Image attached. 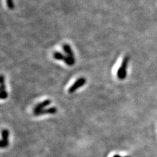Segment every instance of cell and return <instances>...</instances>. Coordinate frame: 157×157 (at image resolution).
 Instances as JSON below:
<instances>
[{
    "mask_svg": "<svg viewBox=\"0 0 157 157\" xmlns=\"http://www.w3.org/2000/svg\"><path fill=\"white\" fill-rule=\"evenodd\" d=\"M129 57L125 56L122 62L121 66L117 71V77L119 80H124L127 75V68L128 66Z\"/></svg>",
    "mask_w": 157,
    "mask_h": 157,
    "instance_id": "obj_1",
    "label": "cell"
},
{
    "mask_svg": "<svg viewBox=\"0 0 157 157\" xmlns=\"http://www.w3.org/2000/svg\"><path fill=\"white\" fill-rule=\"evenodd\" d=\"M53 56H54V58L56 59V60L63 61L69 66H72L74 65L75 62L74 58H71L68 57L67 55H63L62 53H61L60 52H54Z\"/></svg>",
    "mask_w": 157,
    "mask_h": 157,
    "instance_id": "obj_2",
    "label": "cell"
},
{
    "mask_svg": "<svg viewBox=\"0 0 157 157\" xmlns=\"http://www.w3.org/2000/svg\"><path fill=\"white\" fill-rule=\"evenodd\" d=\"M86 80L85 77H81L73 83V84L69 88L68 92L70 94H72V93L75 92L76 90H77L78 88H80L82 86H84L86 84Z\"/></svg>",
    "mask_w": 157,
    "mask_h": 157,
    "instance_id": "obj_3",
    "label": "cell"
},
{
    "mask_svg": "<svg viewBox=\"0 0 157 157\" xmlns=\"http://www.w3.org/2000/svg\"><path fill=\"white\" fill-rule=\"evenodd\" d=\"M0 98L2 100L6 99L8 97V93L6 90V80H5V77L3 75H1L0 77Z\"/></svg>",
    "mask_w": 157,
    "mask_h": 157,
    "instance_id": "obj_4",
    "label": "cell"
},
{
    "mask_svg": "<svg viewBox=\"0 0 157 157\" xmlns=\"http://www.w3.org/2000/svg\"><path fill=\"white\" fill-rule=\"evenodd\" d=\"M2 139L1 140V143H0V146H1V148H6L9 144V130L7 129H3L2 131Z\"/></svg>",
    "mask_w": 157,
    "mask_h": 157,
    "instance_id": "obj_5",
    "label": "cell"
},
{
    "mask_svg": "<svg viewBox=\"0 0 157 157\" xmlns=\"http://www.w3.org/2000/svg\"><path fill=\"white\" fill-rule=\"evenodd\" d=\"M51 100H45L43 101L42 102L39 103L38 104H37L35 107L33 109V114L36 113L44 109H45V107L48 106L49 105H51Z\"/></svg>",
    "mask_w": 157,
    "mask_h": 157,
    "instance_id": "obj_6",
    "label": "cell"
},
{
    "mask_svg": "<svg viewBox=\"0 0 157 157\" xmlns=\"http://www.w3.org/2000/svg\"><path fill=\"white\" fill-rule=\"evenodd\" d=\"M57 111H58V109L56 107H51L48 108H45V109L39 111L36 113H34V115L36 116H40V115H43L46 114L54 115V114H56Z\"/></svg>",
    "mask_w": 157,
    "mask_h": 157,
    "instance_id": "obj_7",
    "label": "cell"
},
{
    "mask_svg": "<svg viewBox=\"0 0 157 157\" xmlns=\"http://www.w3.org/2000/svg\"><path fill=\"white\" fill-rule=\"evenodd\" d=\"M62 48H63V50L64 51V52L66 54V55L68 57L75 59L74 53H73V52L72 49H71V48L70 45H68V44H64V45H63Z\"/></svg>",
    "mask_w": 157,
    "mask_h": 157,
    "instance_id": "obj_8",
    "label": "cell"
},
{
    "mask_svg": "<svg viewBox=\"0 0 157 157\" xmlns=\"http://www.w3.org/2000/svg\"><path fill=\"white\" fill-rule=\"evenodd\" d=\"M6 3H7V6L9 9H14V5L13 0H6Z\"/></svg>",
    "mask_w": 157,
    "mask_h": 157,
    "instance_id": "obj_9",
    "label": "cell"
},
{
    "mask_svg": "<svg viewBox=\"0 0 157 157\" xmlns=\"http://www.w3.org/2000/svg\"><path fill=\"white\" fill-rule=\"evenodd\" d=\"M113 157H130V156H121L119 155H113Z\"/></svg>",
    "mask_w": 157,
    "mask_h": 157,
    "instance_id": "obj_10",
    "label": "cell"
}]
</instances>
